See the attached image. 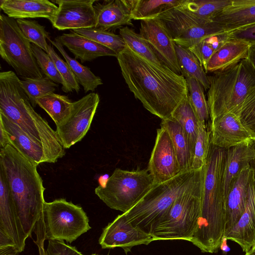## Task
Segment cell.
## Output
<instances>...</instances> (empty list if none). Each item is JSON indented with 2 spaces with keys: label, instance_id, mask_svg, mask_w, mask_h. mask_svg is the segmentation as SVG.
<instances>
[{
  "label": "cell",
  "instance_id": "obj_35",
  "mask_svg": "<svg viewBox=\"0 0 255 255\" xmlns=\"http://www.w3.org/2000/svg\"><path fill=\"white\" fill-rule=\"evenodd\" d=\"M187 82L188 97L200 124L206 128L210 118L209 109L204 92V87L193 78H185Z\"/></svg>",
  "mask_w": 255,
  "mask_h": 255
},
{
  "label": "cell",
  "instance_id": "obj_51",
  "mask_svg": "<svg viewBox=\"0 0 255 255\" xmlns=\"http://www.w3.org/2000/svg\"><path fill=\"white\" fill-rule=\"evenodd\" d=\"M248 58L255 70V43L251 44Z\"/></svg>",
  "mask_w": 255,
  "mask_h": 255
},
{
  "label": "cell",
  "instance_id": "obj_47",
  "mask_svg": "<svg viewBox=\"0 0 255 255\" xmlns=\"http://www.w3.org/2000/svg\"><path fill=\"white\" fill-rule=\"evenodd\" d=\"M20 252L14 245L0 247V255H18Z\"/></svg>",
  "mask_w": 255,
  "mask_h": 255
},
{
  "label": "cell",
  "instance_id": "obj_34",
  "mask_svg": "<svg viewBox=\"0 0 255 255\" xmlns=\"http://www.w3.org/2000/svg\"><path fill=\"white\" fill-rule=\"evenodd\" d=\"M231 1V0H185L178 7L198 18L212 20L216 13Z\"/></svg>",
  "mask_w": 255,
  "mask_h": 255
},
{
  "label": "cell",
  "instance_id": "obj_17",
  "mask_svg": "<svg viewBox=\"0 0 255 255\" xmlns=\"http://www.w3.org/2000/svg\"><path fill=\"white\" fill-rule=\"evenodd\" d=\"M211 144L225 149L236 146L253 138L242 124L238 115L227 113L211 122Z\"/></svg>",
  "mask_w": 255,
  "mask_h": 255
},
{
  "label": "cell",
  "instance_id": "obj_9",
  "mask_svg": "<svg viewBox=\"0 0 255 255\" xmlns=\"http://www.w3.org/2000/svg\"><path fill=\"white\" fill-rule=\"evenodd\" d=\"M147 168L127 170L116 168L104 184L95 189L109 208L125 213L135 206L154 184Z\"/></svg>",
  "mask_w": 255,
  "mask_h": 255
},
{
  "label": "cell",
  "instance_id": "obj_4",
  "mask_svg": "<svg viewBox=\"0 0 255 255\" xmlns=\"http://www.w3.org/2000/svg\"><path fill=\"white\" fill-rule=\"evenodd\" d=\"M0 113L40 143L50 163H55L65 155L56 131L35 111L21 86L20 80L12 71L0 73Z\"/></svg>",
  "mask_w": 255,
  "mask_h": 255
},
{
  "label": "cell",
  "instance_id": "obj_29",
  "mask_svg": "<svg viewBox=\"0 0 255 255\" xmlns=\"http://www.w3.org/2000/svg\"><path fill=\"white\" fill-rule=\"evenodd\" d=\"M132 19L144 20L157 17L180 6L185 0H127Z\"/></svg>",
  "mask_w": 255,
  "mask_h": 255
},
{
  "label": "cell",
  "instance_id": "obj_18",
  "mask_svg": "<svg viewBox=\"0 0 255 255\" xmlns=\"http://www.w3.org/2000/svg\"><path fill=\"white\" fill-rule=\"evenodd\" d=\"M0 232L13 241L20 253L23 251L27 238L18 217L7 182L0 169Z\"/></svg>",
  "mask_w": 255,
  "mask_h": 255
},
{
  "label": "cell",
  "instance_id": "obj_26",
  "mask_svg": "<svg viewBox=\"0 0 255 255\" xmlns=\"http://www.w3.org/2000/svg\"><path fill=\"white\" fill-rule=\"evenodd\" d=\"M250 46L247 41L230 36L211 56L206 72L224 70L248 58Z\"/></svg>",
  "mask_w": 255,
  "mask_h": 255
},
{
  "label": "cell",
  "instance_id": "obj_19",
  "mask_svg": "<svg viewBox=\"0 0 255 255\" xmlns=\"http://www.w3.org/2000/svg\"><path fill=\"white\" fill-rule=\"evenodd\" d=\"M224 240L235 242L245 253L255 246V171L254 169L244 211L235 226L225 235Z\"/></svg>",
  "mask_w": 255,
  "mask_h": 255
},
{
  "label": "cell",
  "instance_id": "obj_50",
  "mask_svg": "<svg viewBox=\"0 0 255 255\" xmlns=\"http://www.w3.org/2000/svg\"><path fill=\"white\" fill-rule=\"evenodd\" d=\"M7 145V135L2 125L0 123V148Z\"/></svg>",
  "mask_w": 255,
  "mask_h": 255
},
{
  "label": "cell",
  "instance_id": "obj_44",
  "mask_svg": "<svg viewBox=\"0 0 255 255\" xmlns=\"http://www.w3.org/2000/svg\"><path fill=\"white\" fill-rule=\"evenodd\" d=\"M188 49L197 57L206 72L207 63L215 52L207 38Z\"/></svg>",
  "mask_w": 255,
  "mask_h": 255
},
{
  "label": "cell",
  "instance_id": "obj_21",
  "mask_svg": "<svg viewBox=\"0 0 255 255\" xmlns=\"http://www.w3.org/2000/svg\"><path fill=\"white\" fill-rule=\"evenodd\" d=\"M0 123L6 132L7 144L38 165L44 162L50 163L42 145L1 113H0Z\"/></svg>",
  "mask_w": 255,
  "mask_h": 255
},
{
  "label": "cell",
  "instance_id": "obj_2",
  "mask_svg": "<svg viewBox=\"0 0 255 255\" xmlns=\"http://www.w3.org/2000/svg\"><path fill=\"white\" fill-rule=\"evenodd\" d=\"M38 164L10 144L0 148V169L8 184L27 238L31 237L43 213L45 187Z\"/></svg>",
  "mask_w": 255,
  "mask_h": 255
},
{
  "label": "cell",
  "instance_id": "obj_22",
  "mask_svg": "<svg viewBox=\"0 0 255 255\" xmlns=\"http://www.w3.org/2000/svg\"><path fill=\"white\" fill-rule=\"evenodd\" d=\"M212 20L227 32L255 23V0H231Z\"/></svg>",
  "mask_w": 255,
  "mask_h": 255
},
{
  "label": "cell",
  "instance_id": "obj_1",
  "mask_svg": "<svg viewBox=\"0 0 255 255\" xmlns=\"http://www.w3.org/2000/svg\"><path fill=\"white\" fill-rule=\"evenodd\" d=\"M130 91L143 107L161 120L169 118L188 97L186 79L163 65L139 56L126 45L117 56Z\"/></svg>",
  "mask_w": 255,
  "mask_h": 255
},
{
  "label": "cell",
  "instance_id": "obj_32",
  "mask_svg": "<svg viewBox=\"0 0 255 255\" xmlns=\"http://www.w3.org/2000/svg\"><path fill=\"white\" fill-rule=\"evenodd\" d=\"M73 103L67 96L54 93L37 100V104L49 115L56 127L63 124L69 117Z\"/></svg>",
  "mask_w": 255,
  "mask_h": 255
},
{
  "label": "cell",
  "instance_id": "obj_42",
  "mask_svg": "<svg viewBox=\"0 0 255 255\" xmlns=\"http://www.w3.org/2000/svg\"><path fill=\"white\" fill-rule=\"evenodd\" d=\"M238 116L243 126L255 139V84L249 91Z\"/></svg>",
  "mask_w": 255,
  "mask_h": 255
},
{
  "label": "cell",
  "instance_id": "obj_53",
  "mask_svg": "<svg viewBox=\"0 0 255 255\" xmlns=\"http://www.w3.org/2000/svg\"><path fill=\"white\" fill-rule=\"evenodd\" d=\"M245 255H255V246L253 247L250 251L246 252Z\"/></svg>",
  "mask_w": 255,
  "mask_h": 255
},
{
  "label": "cell",
  "instance_id": "obj_3",
  "mask_svg": "<svg viewBox=\"0 0 255 255\" xmlns=\"http://www.w3.org/2000/svg\"><path fill=\"white\" fill-rule=\"evenodd\" d=\"M226 153V149L211 144L205 166L201 215L190 242L204 253H216L224 240L226 201L223 175Z\"/></svg>",
  "mask_w": 255,
  "mask_h": 255
},
{
  "label": "cell",
  "instance_id": "obj_31",
  "mask_svg": "<svg viewBox=\"0 0 255 255\" xmlns=\"http://www.w3.org/2000/svg\"><path fill=\"white\" fill-rule=\"evenodd\" d=\"M49 41L64 57L78 82L83 87L85 93L89 91L93 92L99 86L103 84L100 77L95 75L89 68L82 65L67 54L58 37L53 40Z\"/></svg>",
  "mask_w": 255,
  "mask_h": 255
},
{
  "label": "cell",
  "instance_id": "obj_36",
  "mask_svg": "<svg viewBox=\"0 0 255 255\" xmlns=\"http://www.w3.org/2000/svg\"><path fill=\"white\" fill-rule=\"evenodd\" d=\"M82 36L105 46L117 54L123 51L126 45L120 35L95 27L72 30Z\"/></svg>",
  "mask_w": 255,
  "mask_h": 255
},
{
  "label": "cell",
  "instance_id": "obj_30",
  "mask_svg": "<svg viewBox=\"0 0 255 255\" xmlns=\"http://www.w3.org/2000/svg\"><path fill=\"white\" fill-rule=\"evenodd\" d=\"M175 50L181 75L185 78H193L208 90L210 81L203 67L195 55L189 49L175 44Z\"/></svg>",
  "mask_w": 255,
  "mask_h": 255
},
{
  "label": "cell",
  "instance_id": "obj_8",
  "mask_svg": "<svg viewBox=\"0 0 255 255\" xmlns=\"http://www.w3.org/2000/svg\"><path fill=\"white\" fill-rule=\"evenodd\" d=\"M89 223L81 206L60 198L44 203L43 213L34 230L38 231L45 241L71 243L91 229Z\"/></svg>",
  "mask_w": 255,
  "mask_h": 255
},
{
  "label": "cell",
  "instance_id": "obj_11",
  "mask_svg": "<svg viewBox=\"0 0 255 255\" xmlns=\"http://www.w3.org/2000/svg\"><path fill=\"white\" fill-rule=\"evenodd\" d=\"M175 44L189 48L203 39L226 31L218 23L190 14L179 7L159 15Z\"/></svg>",
  "mask_w": 255,
  "mask_h": 255
},
{
  "label": "cell",
  "instance_id": "obj_15",
  "mask_svg": "<svg viewBox=\"0 0 255 255\" xmlns=\"http://www.w3.org/2000/svg\"><path fill=\"white\" fill-rule=\"evenodd\" d=\"M147 168L155 184L168 181L181 173L172 140L163 128L157 129L155 144Z\"/></svg>",
  "mask_w": 255,
  "mask_h": 255
},
{
  "label": "cell",
  "instance_id": "obj_12",
  "mask_svg": "<svg viewBox=\"0 0 255 255\" xmlns=\"http://www.w3.org/2000/svg\"><path fill=\"white\" fill-rule=\"evenodd\" d=\"M100 102L98 93L91 92L74 102L66 121L56 127V132L64 149L81 141L88 131Z\"/></svg>",
  "mask_w": 255,
  "mask_h": 255
},
{
  "label": "cell",
  "instance_id": "obj_38",
  "mask_svg": "<svg viewBox=\"0 0 255 255\" xmlns=\"http://www.w3.org/2000/svg\"><path fill=\"white\" fill-rule=\"evenodd\" d=\"M20 85L28 96L33 108L37 104L38 99L54 93L58 85L47 77L41 78H23Z\"/></svg>",
  "mask_w": 255,
  "mask_h": 255
},
{
  "label": "cell",
  "instance_id": "obj_25",
  "mask_svg": "<svg viewBox=\"0 0 255 255\" xmlns=\"http://www.w3.org/2000/svg\"><path fill=\"white\" fill-rule=\"evenodd\" d=\"M255 159V149L251 140L226 149L223 175L224 195L226 200L231 183L241 170Z\"/></svg>",
  "mask_w": 255,
  "mask_h": 255
},
{
  "label": "cell",
  "instance_id": "obj_6",
  "mask_svg": "<svg viewBox=\"0 0 255 255\" xmlns=\"http://www.w3.org/2000/svg\"><path fill=\"white\" fill-rule=\"evenodd\" d=\"M204 167L181 172L168 181L154 184L135 206L123 213L134 227L150 234L175 201L196 182Z\"/></svg>",
  "mask_w": 255,
  "mask_h": 255
},
{
  "label": "cell",
  "instance_id": "obj_45",
  "mask_svg": "<svg viewBox=\"0 0 255 255\" xmlns=\"http://www.w3.org/2000/svg\"><path fill=\"white\" fill-rule=\"evenodd\" d=\"M94 254L90 255H94ZM46 255H85L78 251L75 247L64 241L49 240L46 249Z\"/></svg>",
  "mask_w": 255,
  "mask_h": 255
},
{
  "label": "cell",
  "instance_id": "obj_27",
  "mask_svg": "<svg viewBox=\"0 0 255 255\" xmlns=\"http://www.w3.org/2000/svg\"><path fill=\"white\" fill-rule=\"evenodd\" d=\"M69 33H63L58 38L81 62L92 61L102 56L117 57V54L112 49L70 30Z\"/></svg>",
  "mask_w": 255,
  "mask_h": 255
},
{
  "label": "cell",
  "instance_id": "obj_52",
  "mask_svg": "<svg viewBox=\"0 0 255 255\" xmlns=\"http://www.w3.org/2000/svg\"><path fill=\"white\" fill-rule=\"evenodd\" d=\"M251 143L253 146V147L255 149V139H252L251 140ZM250 165L251 167L255 171V159L253 160L250 163Z\"/></svg>",
  "mask_w": 255,
  "mask_h": 255
},
{
  "label": "cell",
  "instance_id": "obj_33",
  "mask_svg": "<svg viewBox=\"0 0 255 255\" xmlns=\"http://www.w3.org/2000/svg\"><path fill=\"white\" fill-rule=\"evenodd\" d=\"M171 117L175 119L183 128L188 137L193 157L194 147L201 124L188 97L176 108Z\"/></svg>",
  "mask_w": 255,
  "mask_h": 255
},
{
  "label": "cell",
  "instance_id": "obj_10",
  "mask_svg": "<svg viewBox=\"0 0 255 255\" xmlns=\"http://www.w3.org/2000/svg\"><path fill=\"white\" fill-rule=\"evenodd\" d=\"M0 55L23 78H41L31 44L19 28L16 20L0 15Z\"/></svg>",
  "mask_w": 255,
  "mask_h": 255
},
{
  "label": "cell",
  "instance_id": "obj_13",
  "mask_svg": "<svg viewBox=\"0 0 255 255\" xmlns=\"http://www.w3.org/2000/svg\"><path fill=\"white\" fill-rule=\"evenodd\" d=\"M154 241L151 234L134 227L122 213L103 229L99 243L103 249L121 248L127 253L134 246Z\"/></svg>",
  "mask_w": 255,
  "mask_h": 255
},
{
  "label": "cell",
  "instance_id": "obj_54",
  "mask_svg": "<svg viewBox=\"0 0 255 255\" xmlns=\"http://www.w3.org/2000/svg\"><path fill=\"white\" fill-rule=\"evenodd\" d=\"M94 255H98V254H94Z\"/></svg>",
  "mask_w": 255,
  "mask_h": 255
},
{
  "label": "cell",
  "instance_id": "obj_37",
  "mask_svg": "<svg viewBox=\"0 0 255 255\" xmlns=\"http://www.w3.org/2000/svg\"><path fill=\"white\" fill-rule=\"evenodd\" d=\"M119 32L126 45L135 53L152 63L162 65L139 33L128 26L120 28Z\"/></svg>",
  "mask_w": 255,
  "mask_h": 255
},
{
  "label": "cell",
  "instance_id": "obj_28",
  "mask_svg": "<svg viewBox=\"0 0 255 255\" xmlns=\"http://www.w3.org/2000/svg\"><path fill=\"white\" fill-rule=\"evenodd\" d=\"M161 127L168 132L174 145L181 172L191 170L193 154L188 137L181 126L173 118L162 120Z\"/></svg>",
  "mask_w": 255,
  "mask_h": 255
},
{
  "label": "cell",
  "instance_id": "obj_20",
  "mask_svg": "<svg viewBox=\"0 0 255 255\" xmlns=\"http://www.w3.org/2000/svg\"><path fill=\"white\" fill-rule=\"evenodd\" d=\"M253 172L250 164L246 166L230 185L226 200L225 235L235 226L244 211Z\"/></svg>",
  "mask_w": 255,
  "mask_h": 255
},
{
  "label": "cell",
  "instance_id": "obj_49",
  "mask_svg": "<svg viewBox=\"0 0 255 255\" xmlns=\"http://www.w3.org/2000/svg\"><path fill=\"white\" fill-rule=\"evenodd\" d=\"M15 245L13 241L5 234L0 232V247Z\"/></svg>",
  "mask_w": 255,
  "mask_h": 255
},
{
  "label": "cell",
  "instance_id": "obj_23",
  "mask_svg": "<svg viewBox=\"0 0 255 255\" xmlns=\"http://www.w3.org/2000/svg\"><path fill=\"white\" fill-rule=\"evenodd\" d=\"M94 6L96 28L110 31L123 25L133 26L127 0H105Z\"/></svg>",
  "mask_w": 255,
  "mask_h": 255
},
{
  "label": "cell",
  "instance_id": "obj_24",
  "mask_svg": "<svg viewBox=\"0 0 255 255\" xmlns=\"http://www.w3.org/2000/svg\"><path fill=\"white\" fill-rule=\"evenodd\" d=\"M0 8L7 16L15 19L45 18L50 22L58 9L48 0H0Z\"/></svg>",
  "mask_w": 255,
  "mask_h": 255
},
{
  "label": "cell",
  "instance_id": "obj_40",
  "mask_svg": "<svg viewBox=\"0 0 255 255\" xmlns=\"http://www.w3.org/2000/svg\"><path fill=\"white\" fill-rule=\"evenodd\" d=\"M211 144V131L200 125L194 150L191 170H200L206 165Z\"/></svg>",
  "mask_w": 255,
  "mask_h": 255
},
{
  "label": "cell",
  "instance_id": "obj_41",
  "mask_svg": "<svg viewBox=\"0 0 255 255\" xmlns=\"http://www.w3.org/2000/svg\"><path fill=\"white\" fill-rule=\"evenodd\" d=\"M48 54L54 62L57 69L62 77L63 84L62 90L65 93L72 92L73 91L78 93L80 90L79 84L69 66L56 53L53 48L48 45Z\"/></svg>",
  "mask_w": 255,
  "mask_h": 255
},
{
  "label": "cell",
  "instance_id": "obj_39",
  "mask_svg": "<svg viewBox=\"0 0 255 255\" xmlns=\"http://www.w3.org/2000/svg\"><path fill=\"white\" fill-rule=\"evenodd\" d=\"M18 25L25 38L41 48L46 53L48 45L46 39L51 40L49 33L46 31L45 27L40 25L37 21L25 19H16Z\"/></svg>",
  "mask_w": 255,
  "mask_h": 255
},
{
  "label": "cell",
  "instance_id": "obj_5",
  "mask_svg": "<svg viewBox=\"0 0 255 255\" xmlns=\"http://www.w3.org/2000/svg\"><path fill=\"white\" fill-rule=\"evenodd\" d=\"M208 78L207 103L211 122L227 113L238 116L249 91L255 84V70L249 59L215 72Z\"/></svg>",
  "mask_w": 255,
  "mask_h": 255
},
{
  "label": "cell",
  "instance_id": "obj_14",
  "mask_svg": "<svg viewBox=\"0 0 255 255\" xmlns=\"http://www.w3.org/2000/svg\"><path fill=\"white\" fill-rule=\"evenodd\" d=\"M139 34L147 42L160 63L181 75L175 50V43L167 28L159 18L141 20Z\"/></svg>",
  "mask_w": 255,
  "mask_h": 255
},
{
  "label": "cell",
  "instance_id": "obj_43",
  "mask_svg": "<svg viewBox=\"0 0 255 255\" xmlns=\"http://www.w3.org/2000/svg\"><path fill=\"white\" fill-rule=\"evenodd\" d=\"M34 56L41 71L49 79L57 84H63L61 76L55 64L47 53L34 44H31Z\"/></svg>",
  "mask_w": 255,
  "mask_h": 255
},
{
  "label": "cell",
  "instance_id": "obj_16",
  "mask_svg": "<svg viewBox=\"0 0 255 255\" xmlns=\"http://www.w3.org/2000/svg\"><path fill=\"white\" fill-rule=\"evenodd\" d=\"M58 9L51 22L59 30L95 27V0H56Z\"/></svg>",
  "mask_w": 255,
  "mask_h": 255
},
{
  "label": "cell",
  "instance_id": "obj_48",
  "mask_svg": "<svg viewBox=\"0 0 255 255\" xmlns=\"http://www.w3.org/2000/svg\"><path fill=\"white\" fill-rule=\"evenodd\" d=\"M44 238L40 236H37L36 241H34L37 246L39 255H46V250L44 249Z\"/></svg>",
  "mask_w": 255,
  "mask_h": 255
},
{
  "label": "cell",
  "instance_id": "obj_46",
  "mask_svg": "<svg viewBox=\"0 0 255 255\" xmlns=\"http://www.w3.org/2000/svg\"><path fill=\"white\" fill-rule=\"evenodd\" d=\"M229 33L231 37L245 40L251 44L255 43V23L241 27Z\"/></svg>",
  "mask_w": 255,
  "mask_h": 255
},
{
  "label": "cell",
  "instance_id": "obj_7",
  "mask_svg": "<svg viewBox=\"0 0 255 255\" xmlns=\"http://www.w3.org/2000/svg\"><path fill=\"white\" fill-rule=\"evenodd\" d=\"M205 166L196 182L175 201L153 227L150 234L156 241L191 242L201 215Z\"/></svg>",
  "mask_w": 255,
  "mask_h": 255
}]
</instances>
